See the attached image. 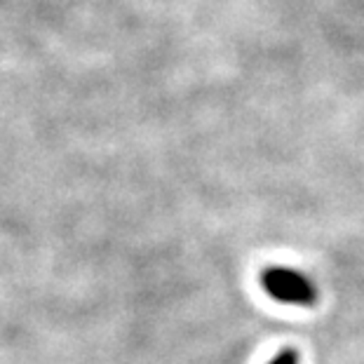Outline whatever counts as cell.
Segmentation results:
<instances>
[{"label":"cell","mask_w":364,"mask_h":364,"mask_svg":"<svg viewBox=\"0 0 364 364\" xmlns=\"http://www.w3.org/2000/svg\"><path fill=\"white\" fill-rule=\"evenodd\" d=\"M261 287L270 299L280 301L287 306H301L311 308L320 299L315 280H311L306 273L284 266H270L261 273Z\"/></svg>","instance_id":"obj_1"},{"label":"cell","mask_w":364,"mask_h":364,"mask_svg":"<svg viewBox=\"0 0 364 364\" xmlns=\"http://www.w3.org/2000/svg\"><path fill=\"white\" fill-rule=\"evenodd\" d=\"M268 364H299V350L296 348H282Z\"/></svg>","instance_id":"obj_2"}]
</instances>
